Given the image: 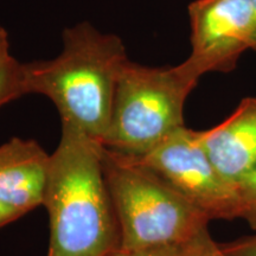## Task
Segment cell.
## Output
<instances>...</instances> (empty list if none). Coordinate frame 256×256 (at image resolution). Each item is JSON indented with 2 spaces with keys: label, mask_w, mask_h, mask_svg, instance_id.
<instances>
[{
  "label": "cell",
  "mask_w": 256,
  "mask_h": 256,
  "mask_svg": "<svg viewBox=\"0 0 256 256\" xmlns=\"http://www.w3.org/2000/svg\"><path fill=\"white\" fill-rule=\"evenodd\" d=\"M102 151L100 142L62 124L43 198L50 220L48 256H113L120 250Z\"/></svg>",
  "instance_id": "obj_1"
},
{
  "label": "cell",
  "mask_w": 256,
  "mask_h": 256,
  "mask_svg": "<svg viewBox=\"0 0 256 256\" xmlns=\"http://www.w3.org/2000/svg\"><path fill=\"white\" fill-rule=\"evenodd\" d=\"M62 50L51 60L25 63L28 94L54 102L62 124L102 144L120 75L130 60L120 37L88 22L64 28Z\"/></svg>",
  "instance_id": "obj_2"
},
{
  "label": "cell",
  "mask_w": 256,
  "mask_h": 256,
  "mask_svg": "<svg viewBox=\"0 0 256 256\" xmlns=\"http://www.w3.org/2000/svg\"><path fill=\"white\" fill-rule=\"evenodd\" d=\"M104 180L120 229V250L183 246L210 220L162 176L104 146Z\"/></svg>",
  "instance_id": "obj_3"
},
{
  "label": "cell",
  "mask_w": 256,
  "mask_h": 256,
  "mask_svg": "<svg viewBox=\"0 0 256 256\" xmlns=\"http://www.w3.org/2000/svg\"><path fill=\"white\" fill-rule=\"evenodd\" d=\"M200 78L185 60L162 68L128 60L102 145L133 158L146 156L185 126V102Z\"/></svg>",
  "instance_id": "obj_4"
},
{
  "label": "cell",
  "mask_w": 256,
  "mask_h": 256,
  "mask_svg": "<svg viewBox=\"0 0 256 256\" xmlns=\"http://www.w3.org/2000/svg\"><path fill=\"white\" fill-rule=\"evenodd\" d=\"M211 220L241 217L235 185L217 171L200 142V130L182 127L142 158Z\"/></svg>",
  "instance_id": "obj_5"
},
{
  "label": "cell",
  "mask_w": 256,
  "mask_h": 256,
  "mask_svg": "<svg viewBox=\"0 0 256 256\" xmlns=\"http://www.w3.org/2000/svg\"><path fill=\"white\" fill-rule=\"evenodd\" d=\"M188 12L191 54L185 62L200 78L232 72L244 51H256L252 0H194Z\"/></svg>",
  "instance_id": "obj_6"
},
{
  "label": "cell",
  "mask_w": 256,
  "mask_h": 256,
  "mask_svg": "<svg viewBox=\"0 0 256 256\" xmlns=\"http://www.w3.org/2000/svg\"><path fill=\"white\" fill-rule=\"evenodd\" d=\"M49 164L50 154L34 140L0 145V202L23 215L43 206Z\"/></svg>",
  "instance_id": "obj_7"
},
{
  "label": "cell",
  "mask_w": 256,
  "mask_h": 256,
  "mask_svg": "<svg viewBox=\"0 0 256 256\" xmlns=\"http://www.w3.org/2000/svg\"><path fill=\"white\" fill-rule=\"evenodd\" d=\"M200 142L224 179L235 185L256 162V98H246L222 122L200 130Z\"/></svg>",
  "instance_id": "obj_8"
},
{
  "label": "cell",
  "mask_w": 256,
  "mask_h": 256,
  "mask_svg": "<svg viewBox=\"0 0 256 256\" xmlns=\"http://www.w3.org/2000/svg\"><path fill=\"white\" fill-rule=\"evenodd\" d=\"M28 94L25 63L19 62L11 54L0 58V107Z\"/></svg>",
  "instance_id": "obj_9"
},
{
  "label": "cell",
  "mask_w": 256,
  "mask_h": 256,
  "mask_svg": "<svg viewBox=\"0 0 256 256\" xmlns=\"http://www.w3.org/2000/svg\"><path fill=\"white\" fill-rule=\"evenodd\" d=\"M241 217L247 222L252 229L256 230V162L252 168L240 179L236 184Z\"/></svg>",
  "instance_id": "obj_10"
},
{
  "label": "cell",
  "mask_w": 256,
  "mask_h": 256,
  "mask_svg": "<svg viewBox=\"0 0 256 256\" xmlns=\"http://www.w3.org/2000/svg\"><path fill=\"white\" fill-rule=\"evenodd\" d=\"M183 256H229L222 246L214 241L208 228L183 244Z\"/></svg>",
  "instance_id": "obj_11"
},
{
  "label": "cell",
  "mask_w": 256,
  "mask_h": 256,
  "mask_svg": "<svg viewBox=\"0 0 256 256\" xmlns=\"http://www.w3.org/2000/svg\"><path fill=\"white\" fill-rule=\"evenodd\" d=\"M222 248L229 256H256V234L222 244Z\"/></svg>",
  "instance_id": "obj_12"
},
{
  "label": "cell",
  "mask_w": 256,
  "mask_h": 256,
  "mask_svg": "<svg viewBox=\"0 0 256 256\" xmlns=\"http://www.w3.org/2000/svg\"><path fill=\"white\" fill-rule=\"evenodd\" d=\"M113 256H183V246H168L134 252L119 250Z\"/></svg>",
  "instance_id": "obj_13"
},
{
  "label": "cell",
  "mask_w": 256,
  "mask_h": 256,
  "mask_svg": "<svg viewBox=\"0 0 256 256\" xmlns=\"http://www.w3.org/2000/svg\"><path fill=\"white\" fill-rule=\"evenodd\" d=\"M22 216H23V214H20L19 211L12 209V208L0 202V228L8 226V223L14 222V220H17Z\"/></svg>",
  "instance_id": "obj_14"
},
{
  "label": "cell",
  "mask_w": 256,
  "mask_h": 256,
  "mask_svg": "<svg viewBox=\"0 0 256 256\" xmlns=\"http://www.w3.org/2000/svg\"><path fill=\"white\" fill-rule=\"evenodd\" d=\"M10 55V42L8 31L0 26V58Z\"/></svg>",
  "instance_id": "obj_15"
},
{
  "label": "cell",
  "mask_w": 256,
  "mask_h": 256,
  "mask_svg": "<svg viewBox=\"0 0 256 256\" xmlns=\"http://www.w3.org/2000/svg\"><path fill=\"white\" fill-rule=\"evenodd\" d=\"M252 4H254V6H255V8H256V0H252Z\"/></svg>",
  "instance_id": "obj_16"
}]
</instances>
